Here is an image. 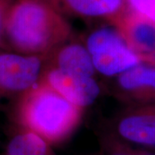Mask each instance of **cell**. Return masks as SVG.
Returning a JSON list of instances; mask_svg holds the SVG:
<instances>
[{"label":"cell","mask_w":155,"mask_h":155,"mask_svg":"<svg viewBox=\"0 0 155 155\" xmlns=\"http://www.w3.org/2000/svg\"><path fill=\"white\" fill-rule=\"evenodd\" d=\"M72 36L67 17L43 0H10L3 19L6 50L47 56Z\"/></svg>","instance_id":"1"},{"label":"cell","mask_w":155,"mask_h":155,"mask_svg":"<svg viewBox=\"0 0 155 155\" xmlns=\"http://www.w3.org/2000/svg\"><path fill=\"white\" fill-rule=\"evenodd\" d=\"M16 116L24 129L50 145L70 136L81 121L83 109L40 82L17 98Z\"/></svg>","instance_id":"2"},{"label":"cell","mask_w":155,"mask_h":155,"mask_svg":"<svg viewBox=\"0 0 155 155\" xmlns=\"http://www.w3.org/2000/svg\"><path fill=\"white\" fill-rule=\"evenodd\" d=\"M84 44L96 72L104 77H117L142 61L118 28L110 22L87 34Z\"/></svg>","instance_id":"3"},{"label":"cell","mask_w":155,"mask_h":155,"mask_svg":"<svg viewBox=\"0 0 155 155\" xmlns=\"http://www.w3.org/2000/svg\"><path fill=\"white\" fill-rule=\"evenodd\" d=\"M46 64L47 56L0 52V99L17 98L40 83Z\"/></svg>","instance_id":"4"},{"label":"cell","mask_w":155,"mask_h":155,"mask_svg":"<svg viewBox=\"0 0 155 155\" xmlns=\"http://www.w3.org/2000/svg\"><path fill=\"white\" fill-rule=\"evenodd\" d=\"M112 121V134L129 145L155 147V104L125 106Z\"/></svg>","instance_id":"5"},{"label":"cell","mask_w":155,"mask_h":155,"mask_svg":"<svg viewBox=\"0 0 155 155\" xmlns=\"http://www.w3.org/2000/svg\"><path fill=\"white\" fill-rule=\"evenodd\" d=\"M114 78L112 93L125 106L155 104V62L142 61Z\"/></svg>","instance_id":"6"},{"label":"cell","mask_w":155,"mask_h":155,"mask_svg":"<svg viewBox=\"0 0 155 155\" xmlns=\"http://www.w3.org/2000/svg\"><path fill=\"white\" fill-rule=\"evenodd\" d=\"M41 82L83 110L94 104L101 94L100 84L95 77L63 72L54 67H46Z\"/></svg>","instance_id":"7"},{"label":"cell","mask_w":155,"mask_h":155,"mask_svg":"<svg viewBox=\"0 0 155 155\" xmlns=\"http://www.w3.org/2000/svg\"><path fill=\"white\" fill-rule=\"evenodd\" d=\"M65 17L114 24L127 11L125 0H43Z\"/></svg>","instance_id":"8"},{"label":"cell","mask_w":155,"mask_h":155,"mask_svg":"<svg viewBox=\"0 0 155 155\" xmlns=\"http://www.w3.org/2000/svg\"><path fill=\"white\" fill-rule=\"evenodd\" d=\"M114 25L142 61L155 60V22L127 10Z\"/></svg>","instance_id":"9"},{"label":"cell","mask_w":155,"mask_h":155,"mask_svg":"<svg viewBox=\"0 0 155 155\" xmlns=\"http://www.w3.org/2000/svg\"><path fill=\"white\" fill-rule=\"evenodd\" d=\"M46 67L88 77L97 73L84 44L71 40L47 55Z\"/></svg>","instance_id":"10"},{"label":"cell","mask_w":155,"mask_h":155,"mask_svg":"<svg viewBox=\"0 0 155 155\" xmlns=\"http://www.w3.org/2000/svg\"><path fill=\"white\" fill-rule=\"evenodd\" d=\"M7 152L8 155H54L48 142L26 129L11 139Z\"/></svg>","instance_id":"11"},{"label":"cell","mask_w":155,"mask_h":155,"mask_svg":"<svg viewBox=\"0 0 155 155\" xmlns=\"http://www.w3.org/2000/svg\"><path fill=\"white\" fill-rule=\"evenodd\" d=\"M127 10L155 22V0H125Z\"/></svg>","instance_id":"12"},{"label":"cell","mask_w":155,"mask_h":155,"mask_svg":"<svg viewBox=\"0 0 155 155\" xmlns=\"http://www.w3.org/2000/svg\"><path fill=\"white\" fill-rule=\"evenodd\" d=\"M104 147L106 155H134L133 147L109 134L104 140Z\"/></svg>","instance_id":"13"},{"label":"cell","mask_w":155,"mask_h":155,"mask_svg":"<svg viewBox=\"0 0 155 155\" xmlns=\"http://www.w3.org/2000/svg\"><path fill=\"white\" fill-rule=\"evenodd\" d=\"M9 1L10 0H0V49L3 50H6L3 37V19Z\"/></svg>","instance_id":"14"},{"label":"cell","mask_w":155,"mask_h":155,"mask_svg":"<svg viewBox=\"0 0 155 155\" xmlns=\"http://www.w3.org/2000/svg\"><path fill=\"white\" fill-rule=\"evenodd\" d=\"M134 155H155L154 152L145 148H134L133 147Z\"/></svg>","instance_id":"15"}]
</instances>
